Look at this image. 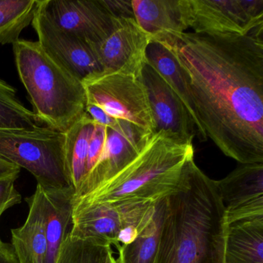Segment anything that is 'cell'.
<instances>
[{
    "label": "cell",
    "instance_id": "obj_24",
    "mask_svg": "<svg viewBox=\"0 0 263 263\" xmlns=\"http://www.w3.org/2000/svg\"><path fill=\"white\" fill-rule=\"evenodd\" d=\"M16 90L0 80V130L30 129L43 124L16 98Z\"/></svg>",
    "mask_w": 263,
    "mask_h": 263
},
{
    "label": "cell",
    "instance_id": "obj_11",
    "mask_svg": "<svg viewBox=\"0 0 263 263\" xmlns=\"http://www.w3.org/2000/svg\"><path fill=\"white\" fill-rule=\"evenodd\" d=\"M47 16L88 44H98L113 30L114 17L103 0H39Z\"/></svg>",
    "mask_w": 263,
    "mask_h": 263
},
{
    "label": "cell",
    "instance_id": "obj_26",
    "mask_svg": "<svg viewBox=\"0 0 263 263\" xmlns=\"http://www.w3.org/2000/svg\"><path fill=\"white\" fill-rule=\"evenodd\" d=\"M19 175L0 179V217L5 211L22 201V197L15 187V181Z\"/></svg>",
    "mask_w": 263,
    "mask_h": 263
},
{
    "label": "cell",
    "instance_id": "obj_27",
    "mask_svg": "<svg viewBox=\"0 0 263 263\" xmlns=\"http://www.w3.org/2000/svg\"><path fill=\"white\" fill-rule=\"evenodd\" d=\"M106 8L114 17L134 18L132 0H103Z\"/></svg>",
    "mask_w": 263,
    "mask_h": 263
},
{
    "label": "cell",
    "instance_id": "obj_29",
    "mask_svg": "<svg viewBox=\"0 0 263 263\" xmlns=\"http://www.w3.org/2000/svg\"><path fill=\"white\" fill-rule=\"evenodd\" d=\"M111 263H117L116 258H115V257H113V258H112Z\"/></svg>",
    "mask_w": 263,
    "mask_h": 263
},
{
    "label": "cell",
    "instance_id": "obj_6",
    "mask_svg": "<svg viewBox=\"0 0 263 263\" xmlns=\"http://www.w3.org/2000/svg\"><path fill=\"white\" fill-rule=\"evenodd\" d=\"M87 104L126 121L148 135L156 132L148 93L142 76L102 71L83 81Z\"/></svg>",
    "mask_w": 263,
    "mask_h": 263
},
{
    "label": "cell",
    "instance_id": "obj_16",
    "mask_svg": "<svg viewBox=\"0 0 263 263\" xmlns=\"http://www.w3.org/2000/svg\"><path fill=\"white\" fill-rule=\"evenodd\" d=\"M29 214L24 226L12 229V247L19 263H45L47 251L44 191L36 186V192L26 198Z\"/></svg>",
    "mask_w": 263,
    "mask_h": 263
},
{
    "label": "cell",
    "instance_id": "obj_18",
    "mask_svg": "<svg viewBox=\"0 0 263 263\" xmlns=\"http://www.w3.org/2000/svg\"><path fill=\"white\" fill-rule=\"evenodd\" d=\"M43 191L47 241L45 263H55L72 220L75 190L69 187Z\"/></svg>",
    "mask_w": 263,
    "mask_h": 263
},
{
    "label": "cell",
    "instance_id": "obj_14",
    "mask_svg": "<svg viewBox=\"0 0 263 263\" xmlns=\"http://www.w3.org/2000/svg\"><path fill=\"white\" fill-rule=\"evenodd\" d=\"M138 25L151 43L172 45L187 30L184 0H132Z\"/></svg>",
    "mask_w": 263,
    "mask_h": 263
},
{
    "label": "cell",
    "instance_id": "obj_9",
    "mask_svg": "<svg viewBox=\"0 0 263 263\" xmlns=\"http://www.w3.org/2000/svg\"><path fill=\"white\" fill-rule=\"evenodd\" d=\"M32 25L43 50L80 81L103 71L90 44L56 25L44 13L39 0Z\"/></svg>",
    "mask_w": 263,
    "mask_h": 263
},
{
    "label": "cell",
    "instance_id": "obj_20",
    "mask_svg": "<svg viewBox=\"0 0 263 263\" xmlns=\"http://www.w3.org/2000/svg\"><path fill=\"white\" fill-rule=\"evenodd\" d=\"M147 63L158 72L189 112L196 127L198 140L201 142L207 141L198 124L187 86L173 55L162 44L151 43L147 49Z\"/></svg>",
    "mask_w": 263,
    "mask_h": 263
},
{
    "label": "cell",
    "instance_id": "obj_1",
    "mask_svg": "<svg viewBox=\"0 0 263 263\" xmlns=\"http://www.w3.org/2000/svg\"><path fill=\"white\" fill-rule=\"evenodd\" d=\"M263 27L248 35L184 32L165 47L204 136L241 164L263 163Z\"/></svg>",
    "mask_w": 263,
    "mask_h": 263
},
{
    "label": "cell",
    "instance_id": "obj_30",
    "mask_svg": "<svg viewBox=\"0 0 263 263\" xmlns=\"http://www.w3.org/2000/svg\"><path fill=\"white\" fill-rule=\"evenodd\" d=\"M116 261H117V260H116ZM117 263H118V261H117Z\"/></svg>",
    "mask_w": 263,
    "mask_h": 263
},
{
    "label": "cell",
    "instance_id": "obj_17",
    "mask_svg": "<svg viewBox=\"0 0 263 263\" xmlns=\"http://www.w3.org/2000/svg\"><path fill=\"white\" fill-rule=\"evenodd\" d=\"M224 263H263V215L227 224Z\"/></svg>",
    "mask_w": 263,
    "mask_h": 263
},
{
    "label": "cell",
    "instance_id": "obj_21",
    "mask_svg": "<svg viewBox=\"0 0 263 263\" xmlns=\"http://www.w3.org/2000/svg\"><path fill=\"white\" fill-rule=\"evenodd\" d=\"M95 124V121L86 112L84 116L65 133L66 164L75 194L87 176L89 142Z\"/></svg>",
    "mask_w": 263,
    "mask_h": 263
},
{
    "label": "cell",
    "instance_id": "obj_28",
    "mask_svg": "<svg viewBox=\"0 0 263 263\" xmlns=\"http://www.w3.org/2000/svg\"><path fill=\"white\" fill-rule=\"evenodd\" d=\"M21 169L18 166L0 158V179L13 175H19Z\"/></svg>",
    "mask_w": 263,
    "mask_h": 263
},
{
    "label": "cell",
    "instance_id": "obj_5",
    "mask_svg": "<svg viewBox=\"0 0 263 263\" xmlns=\"http://www.w3.org/2000/svg\"><path fill=\"white\" fill-rule=\"evenodd\" d=\"M65 142V133L46 126L2 130L0 158L27 169L44 189L73 187L66 164Z\"/></svg>",
    "mask_w": 263,
    "mask_h": 263
},
{
    "label": "cell",
    "instance_id": "obj_22",
    "mask_svg": "<svg viewBox=\"0 0 263 263\" xmlns=\"http://www.w3.org/2000/svg\"><path fill=\"white\" fill-rule=\"evenodd\" d=\"M111 245L98 238L66 235L55 263H111Z\"/></svg>",
    "mask_w": 263,
    "mask_h": 263
},
{
    "label": "cell",
    "instance_id": "obj_19",
    "mask_svg": "<svg viewBox=\"0 0 263 263\" xmlns=\"http://www.w3.org/2000/svg\"><path fill=\"white\" fill-rule=\"evenodd\" d=\"M167 208V197L155 203L148 221L140 229L136 238L118 248V263H154L158 252Z\"/></svg>",
    "mask_w": 263,
    "mask_h": 263
},
{
    "label": "cell",
    "instance_id": "obj_4",
    "mask_svg": "<svg viewBox=\"0 0 263 263\" xmlns=\"http://www.w3.org/2000/svg\"><path fill=\"white\" fill-rule=\"evenodd\" d=\"M13 45L18 74L33 113L46 127L66 133L86 114L82 81L50 58L37 41L19 40Z\"/></svg>",
    "mask_w": 263,
    "mask_h": 263
},
{
    "label": "cell",
    "instance_id": "obj_15",
    "mask_svg": "<svg viewBox=\"0 0 263 263\" xmlns=\"http://www.w3.org/2000/svg\"><path fill=\"white\" fill-rule=\"evenodd\" d=\"M151 136L136 138L124 136L107 127L104 151L74 196V201L107 182L135 159Z\"/></svg>",
    "mask_w": 263,
    "mask_h": 263
},
{
    "label": "cell",
    "instance_id": "obj_12",
    "mask_svg": "<svg viewBox=\"0 0 263 263\" xmlns=\"http://www.w3.org/2000/svg\"><path fill=\"white\" fill-rule=\"evenodd\" d=\"M215 181L226 224L263 215V163L241 164Z\"/></svg>",
    "mask_w": 263,
    "mask_h": 263
},
{
    "label": "cell",
    "instance_id": "obj_3",
    "mask_svg": "<svg viewBox=\"0 0 263 263\" xmlns=\"http://www.w3.org/2000/svg\"><path fill=\"white\" fill-rule=\"evenodd\" d=\"M195 161L193 144L164 130L151 135L138 156L76 204L156 202L176 192Z\"/></svg>",
    "mask_w": 263,
    "mask_h": 263
},
{
    "label": "cell",
    "instance_id": "obj_2",
    "mask_svg": "<svg viewBox=\"0 0 263 263\" xmlns=\"http://www.w3.org/2000/svg\"><path fill=\"white\" fill-rule=\"evenodd\" d=\"M226 212L216 181L195 161L167 208L154 263H224Z\"/></svg>",
    "mask_w": 263,
    "mask_h": 263
},
{
    "label": "cell",
    "instance_id": "obj_8",
    "mask_svg": "<svg viewBox=\"0 0 263 263\" xmlns=\"http://www.w3.org/2000/svg\"><path fill=\"white\" fill-rule=\"evenodd\" d=\"M184 7L194 33L248 35L263 27V0H184Z\"/></svg>",
    "mask_w": 263,
    "mask_h": 263
},
{
    "label": "cell",
    "instance_id": "obj_25",
    "mask_svg": "<svg viewBox=\"0 0 263 263\" xmlns=\"http://www.w3.org/2000/svg\"><path fill=\"white\" fill-rule=\"evenodd\" d=\"M106 139H107V127L95 123L93 133L89 142L87 176L99 160L105 146Z\"/></svg>",
    "mask_w": 263,
    "mask_h": 263
},
{
    "label": "cell",
    "instance_id": "obj_13",
    "mask_svg": "<svg viewBox=\"0 0 263 263\" xmlns=\"http://www.w3.org/2000/svg\"><path fill=\"white\" fill-rule=\"evenodd\" d=\"M142 78L156 125V132L164 130L189 144H193L198 132L193 120L182 103L177 98L161 75L146 63Z\"/></svg>",
    "mask_w": 263,
    "mask_h": 263
},
{
    "label": "cell",
    "instance_id": "obj_7",
    "mask_svg": "<svg viewBox=\"0 0 263 263\" xmlns=\"http://www.w3.org/2000/svg\"><path fill=\"white\" fill-rule=\"evenodd\" d=\"M156 202L76 204L69 233L76 238L104 240L118 249L136 238Z\"/></svg>",
    "mask_w": 263,
    "mask_h": 263
},
{
    "label": "cell",
    "instance_id": "obj_10",
    "mask_svg": "<svg viewBox=\"0 0 263 263\" xmlns=\"http://www.w3.org/2000/svg\"><path fill=\"white\" fill-rule=\"evenodd\" d=\"M151 44L147 33L134 18L117 17L110 34L98 44H89L103 71L142 76Z\"/></svg>",
    "mask_w": 263,
    "mask_h": 263
},
{
    "label": "cell",
    "instance_id": "obj_23",
    "mask_svg": "<svg viewBox=\"0 0 263 263\" xmlns=\"http://www.w3.org/2000/svg\"><path fill=\"white\" fill-rule=\"evenodd\" d=\"M38 0H0V44H14L33 22Z\"/></svg>",
    "mask_w": 263,
    "mask_h": 263
}]
</instances>
